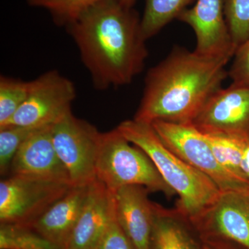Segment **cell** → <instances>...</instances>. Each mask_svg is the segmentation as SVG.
Listing matches in <instances>:
<instances>
[{"label":"cell","mask_w":249,"mask_h":249,"mask_svg":"<svg viewBox=\"0 0 249 249\" xmlns=\"http://www.w3.org/2000/svg\"><path fill=\"white\" fill-rule=\"evenodd\" d=\"M141 19L120 0H103L67 26L95 89L132 83L148 56Z\"/></svg>","instance_id":"1"},{"label":"cell","mask_w":249,"mask_h":249,"mask_svg":"<svg viewBox=\"0 0 249 249\" xmlns=\"http://www.w3.org/2000/svg\"><path fill=\"white\" fill-rule=\"evenodd\" d=\"M227 56H203L182 47L147 73L140 105L134 119L191 124L206 101L229 76Z\"/></svg>","instance_id":"2"},{"label":"cell","mask_w":249,"mask_h":249,"mask_svg":"<svg viewBox=\"0 0 249 249\" xmlns=\"http://www.w3.org/2000/svg\"><path fill=\"white\" fill-rule=\"evenodd\" d=\"M116 128L151 159L165 183L178 196L175 208L188 219L202 212L220 194L222 191L211 178L162 142L151 124L133 119L123 121Z\"/></svg>","instance_id":"3"},{"label":"cell","mask_w":249,"mask_h":249,"mask_svg":"<svg viewBox=\"0 0 249 249\" xmlns=\"http://www.w3.org/2000/svg\"><path fill=\"white\" fill-rule=\"evenodd\" d=\"M96 175V178L111 191L138 185L145 187L150 193H163L166 197L175 195L148 155L129 142L117 128L102 134Z\"/></svg>","instance_id":"4"},{"label":"cell","mask_w":249,"mask_h":249,"mask_svg":"<svg viewBox=\"0 0 249 249\" xmlns=\"http://www.w3.org/2000/svg\"><path fill=\"white\" fill-rule=\"evenodd\" d=\"M102 134L71 111L52 124L53 145L72 186H87L96 179V160Z\"/></svg>","instance_id":"5"},{"label":"cell","mask_w":249,"mask_h":249,"mask_svg":"<svg viewBox=\"0 0 249 249\" xmlns=\"http://www.w3.org/2000/svg\"><path fill=\"white\" fill-rule=\"evenodd\" d=\"M72 185L12 175L0 181V224L30 226Z\"/></svg>","instance_id":"6"},{"label":"cell","mask_w":249,"mask_h":249,"mask_svg":"<svg viewBox=\"0 0 249 249\" xmlns=\"http://www.w3.org/2000/svg\"><path fill=\"white\" fill-rule=\"evenodd\" d=\"M151 124L170 150L211 178L221 191H249L248 183L235 178L217 161L206 134L193 124L156 121Z\"/></svg>","instance_id":"7"},{"label":"cell","mask_w":249,"mask_h":249,"mask_svg":"<svg viewBox=\"0 0 249 249\" xmlns=\"http://www.w3.org/2000/svg\"><path fill=\"white\" fill-rule=\"evenodd\" d=\"M76 97V88L71 80L55 70L45 72L31 80L27 99L4 126L39 128L52 125L71 111Z\"/></svg>","instance_id":"8"},{"label":"cell","mask_w":249,"mask_h":249,"mask_svg":"<svg viewBox=\"0 0 249 249\" xmlns=\"http://www.w3.org/2000/svg\"><path fill=\"white\" fill-rule=\"evenodd\" d=\"M191 124L204 134L249 142V85L232 83L220 88Z\"/></svg>","instance_id":"9"},{"label":"cell","mask_w":249,"mask_h":249,"mask_svg":"<svg viewBox=\"0 0 249 249\" xmlns=\"http://www.w3.org/2000/svg\"><path fill=\"white\" fill-rule=\"evenodd\" d=\"M189 221L200 237L231 241L249 249V190L221 192Z\"/></svg>","instance_id":"10"},{"label":"cell","mask_w":249,"mask_h":249,"mask_svg":"<svg viewBox=\"0 0 249 249\" xmlns=\"http://www.w3.org/2000/svg\"><path fill=\"white\" fill-rule=\"evenodd\" d=\"M178 19L194 31L196 53L203 56L233 57L237 48L226 21L224 0H197L193 7L185 10Z\"/></svg>","instance_id":"11"},{"label":"cell","mask_w":249,"mask_h":249,"mask_svg":"<svg viewBox=\"0 0 249 249\" xmlns=\"http://www.w3.org/2000/svg\"><path fill=\"white\" fill-rule=\"evenodd\" d=\"M112 192L118 224L137 249H148L158 205L145 187L129 185Z\"/></svg>","instance_id":"12"},{"label":"cell","mask_w":249,"mask_h":249,"mask_svg":"<svg viewBox=\"0 0 249 249\" xmlns=\"http://www.w3.org/2000/svg\"><path fill=\"white\" fill-rule=\"evenodd\" d=\"M52 126L36 129L19 150L11 164V175H25L70 183L68 172L52 140Z\"/></svg>","instance_id":"13"},{"label":"cell","mask_w":249,"mask_h":249,"mask_svg":"<svg viewBox=\"0 0 249 249\" xmlns=\"http://www.w3.org/2000/svg\"><path fill=\"white\" fill-rule=\"evenodd\" d=\"M114 215L112 192L96 178L89 185L84 205L65 249H95Z\"/></svg>","instance_id":"14"},{"label":"cell","mask_w":249,"mask_h":249,"mask_svg":"<svg viewBox=\"0 0 249 249\" xmlns=\"http://www.w3.org/2000/svg\"><path fill=\"white\" fill-rule=\"evenodd\" d=\"M89 185L70 187L29 227L60 248L65 249L84 205Z\"/></svg>","instance_id":"15"},{"label":"cell","mask_w":249,"mask_h":249,"mask_svg":"<svg viewBox=\"0 0 249 249\" xmlns=\"http://www.w3.org/2000/svg\"><path fill=\"white\" fill-rule=\"evenodd\" d=\"M148 249H201V239L178 209L158 205Z\"/></svg>","instance_id":"16"},{"label":"cell","mask_w":249,"mask_h":249,"mask_svg":"<svg viewBox=\"0 0 249 249\" xmlns=\"http://www.w3.org/2000/svg\"><path fill=\"white\" fill-rule=\"evenodd\" d=\"M195 0H145L141 32L145 40L153 37L168 23L178 18Z\"/></svg>","instance_id":"17"},{"label":"cell","mask_w":249,"mask_h":249,"mask_svg":"<svg viewBox=\"0 0 249 249\" xmlns=\"http://www.w3.org/2000/svg\"><path fill=\"white\" fill-rule=\"evenodd\" d=\"M0 249H62L29 226L0 224Z\"/></svg>","instance_id":"18"},{"label":"cell","mask_w":249,"mask_h":249,"mask_svg":"<svg viewBox=\"0 0 249 249\" xmlns=\"http://www.w3.org/2000/svg\"><path fill=\"white\" fill-rule=\"evenodd\" d=\"M31 81L1 76L0 78V127L7 124L27 99Z\"/></svg>","instance_id":"19"},{"label":"cell","mask_w":249,"mask_h":249,"mask_svg":"<svg viewBox=\"0 0 249 249\" xmlns=\"http://www.w3.org/2000/svg\"><path fill=\"white\" fill-rule=\"evenodd\" d=\"M103 0H27L34 7L47 10L58 25H70L85 11Z\"/></svg>","instance_id":"20"},{"label":"cell","mask_w":249,"mask_h":249,"mask_svg":"<svg viewBox=\"0 0 249 249\" xmlns=\"http://www.w3.org/2000/svg\"><path fill=\"white\" fill-rule=\"evenodd\" d=\"M206 136L216 160L223 168L235 178L247 183L242 178L240 170L241 159L245 141L224 136L208 134Z\"/></svg>","instance_id":"21"},{"label":"cell","mask_w":249,"mask_h":249,"mask_svg":"<svg viewBox=\"0 0 249 249\" xmlns=\"http://www.w3.org/2000/svg\"><path fill=\"white\" fill-rule=\"evenodd\" d=\"M38 128L18 125H6L0 127L1 176H5L9 173L13 160L19 147Z\"/></svg>","instance_id":"22"},{"label":"cell","mask_w":249,"mask_h":249,"mask_svg":"<svg viewBox=\"0 0 249 249\" xmlns=\"http://www.w3.org/2000/svg\"><path fill=\"white\" fill-rule=\"evenodd\" d=\"M224 14L236 48L249 37V0H224Z\"/></svg>","instance_id":"23"},{"label":"cell","mask_w":249,"mask_h":249,"mask_svg":"<svg viewBox=\"0 0 249 249\" xmlns=\"http://www.w3.org/2000/svg\"><path fill=\"white\" fill-rule=\"evenodd\" d=\"M229 73L232 83L249 85V37L236 49Z\"/></svg>","instance_id":"24"},{"label":"cell","mask_w":249,"mask_h":249,"mask_svg":"<svg viewBox=\"0 0 249 249\" xmlns=\"http://www.w3.org/2000/svg\"><path fill=\"white\" fill-rule=\"evenodd\" d=\"M95 249H137L121 229L114 215Z\"/></svg>","instance_id":"25"},{"label":"cell","mask_w":249,"mask_h":249,"mask_svg":"<svg viewBox=\"0 0 249 249\" xmlns=\"http://www.w3.org/2000/svg\"><path fill=\"white\" fill-rule=\"evenodd\" d=\"M200 239L201 249H247L231 241L213 237H200Z\"/></svg>","instance_id":"26"},{"label":"cell","mask_w":249,"mask_h":249,"mask_svg":"<svg viewBox=\"0 0 249 249\" xmlns=\"http://www.w3.org/2000/svg\"><path fill=\"white\" fill-rule=\"evenodd\" d=\"M241 174L244 181L249 184V142H245L240 163Z\"/></svg>","instance_id":"27"},{"label":"cell","mask_w":249,"mask_h":249,"mask_svg":"<svg viewBox=\"0 0 249 249\" xmlns=\"http://www.w3.org/2000/svg\"><path fill=\"white\" fill-rule=\"evenodd\" d=\"M137 0H120L121 4L126 7L132 8Z\"/></svg>","instance_id":"28"}]
</instances>
